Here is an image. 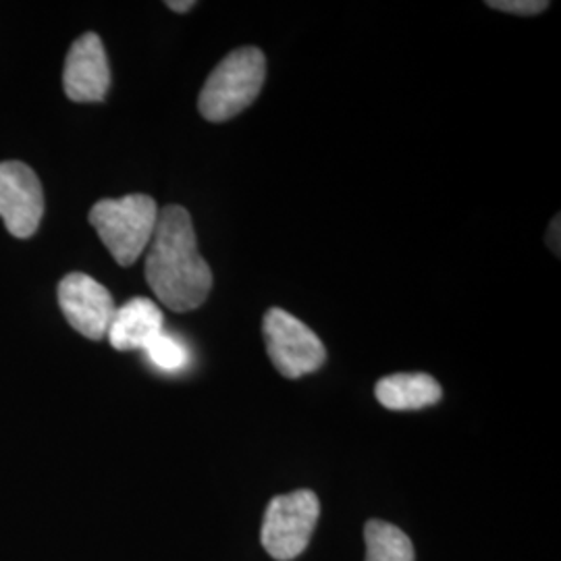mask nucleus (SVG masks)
Wrapping results in <instances>:
<instances>
[{"instance_id":"nucleus-1","label":"nucleus","mask_w":561,"mask_h":561,"mask_svg":"<svg viewBox=\"0 0 561 561\" xmlns=\"http://www.w3.org/2000/svg\"><path fill=\"white\" fill-rule=\"evenodd\" d=\"M146 280L162 306L173 312L201 308L213 289V271L198 252L190 213L171 204L159 213L146 256Z\"/></svg>"},{"instance_id":"nucleus-2","label":"nucleus","mask_w":561,"mask_h":561,"mask_svg":"<svg viewBox=\"0 0 561 561\" xmlns=\"http://www.w3.org/2000/svg\"><path fill=\"white\" fill-rule=\"evenodd\" d=\"M266 80V59L261 48L243 46L215 67L202 88L198 111L210 123L233 119L259 99Z\"/></svg>"},{"instance_id":"nucleus-3","label":"nucleus","mask_w":561,"mask_h":561,"mask_svg":"<svg viewBox=\"0 0 561 561\" xmlns=\"http://www.w3.org/2000/svg\"><path fill=\"white\" fill-rule=\"evenodd\" d=\"M159 213L154 198L129 194L119 201L96 202L88 219L117 264L131 266L150 245Z\"/></svg>"},{"instance_id":"nucleus-4","label":"nucleus","mask_w":561,"mask_h":561,"mask_svg":"<svg viewBox=\"0 0 561 561\" xmlns=\"http://www.w3.org/2000/svg\"><path fill=\"white\" fill-rule=\"evenodd\" d=\"M321 516V502L314 491L300 489L277 495L266 505L261 541L273 560H296L308 547Z\"/></svg>"},{"instance_id":"nucleus-5","label":"nucleus","mask_w":561,"mask_h":561,"mask_svg":"<svg viewBox=\"0 0 561 561\" xmlns=\"http://www.w3.org/2000/svg\"><path fill=\"white\" fill-rule=\"evenodd\" d=\"M262 333L268 358L285 379L310 375L327 360L321 337L283 308H271L264 314Z\"/></svg>"},{"instance_id":"nucleus-6","label":"nucleus","mask_w":561,"mask_h":561,"mask_svg":"<svg viewBox=\"0 0 561 561\" xmlns=\"http://www.w3.org/2000/svg\"><path fill=\"white\" fill-rule=\"evenodd\" d=\"M44 217L38 175L20 161L0 162V219L18 240L32 238Z\"/></svg>"},{"instance_id":"nucleus-7","label":"nucleus","mask_w":561,"mask_h":561,"mask_svg":"<svg viewBox=\"0 0 561 561\" xmlns=\"http://www.w3.org/2000/svg\"><path fill=\"white\" fill-rule=\"evenodd\" d=\"M59 306L67 322L92 341L106 337L117 310L111 291L83 273H69L62 277L59 283Z\"/></svg>"},{"instance_id":"nucleus-8","label":"nucleus","mask_w":561,"mask_h":561,"mask_svg":"<svg viewBox=\"0 0 561 561\" xmlns=\"http://www.w3.org/2000/svg\"><path fill=\"white\" fill-rule=\"evenodd\" d=\"M67 99L73 102H102L111 88V67L101 36L88 32L73 42L62 71Z\"/></svg>"},{"instance_id":"nucleus-9","label":"nucleus","mask_w":561,"mask_h":561,"mask_svg":"<svg viewBox=\"0 0 561 561\" xmlns=\"http://www.w3.org/2000/svg\"><path fill=\"white\" fill-rule=\"evenodd\" d=\"M164 317L162 310L148 298H134L115 310L106 337L119 352L146 350V345L161 335Z\"/></svg>"},{"instance_id":"nucleus-10","label":"nucleus","mask_w":561,"mask_h":561,"mask_svg":"<svg viewBox=\"0 0 561 561\" xmlns=\"http://www.w3.org/2000/svg\"><path fill=\"white\" fill-rule=\"evenodd\" d=\"M375 396L387 410L403 412L435 405L442 401L443 389L426 373H398L377 382Z\"/></svg>"},{"instance_id":"nucleus-11","label":"nucleus","mask_w":561,"mask_h":561,"mask_svg":"<svg viewBox=\"0 0 561 561\" xmlns=\"http://www.w3.org/2000/svg\"><path fill=\"white\" fill-rule=\"evenodd\" d=\"M364 541L366 561H416L410 537L389 522H366Z\"/></svg>"},{"instance_id":"nucleus-12","label":"nucleus","mask_w":561,"mask_h":561,"mask_svg":"<svg viewBox=\"0 0 561 561\" xmlns=\"http://www.w3.org/2000/svg\"><path fill=\"white\" fill-rule=\"evenodd\" d=\"M144 352L148 354V358L157 368L167 370V373H178L181 368H185V364L190 360L187 347L164 331L150 341Z\"/></svg>"},{"instance_id":"nucleus-13","label":"nucleus","mask_w":561,"mask_h":561,"mask_svg":"<svg viewBox=\"0 0 561 561\" xmlns=\"http://www.w3.org/2000/svg\"><path fill=\"white\" fill-rule=\"evenodd\" d=\"M486 4L495 11L522 15V18L537 15V13H542L545 9H549V2H545V0H491Z\"/></svg>"},{"instance_id":"nucleus-14","label":"nucleus","mask_w":561,"mask_h":561,"mask_svg":"<svg viewBox=\"0 0 561 561\" xmlns=\"http://www.w3.org/2000/svg\"><path fill=\"white\" fill-rule=\"evenodd\" d=\"M560 215L556 217V221H551V227H549V238H547V241H549V248L560 256Z\"/></svg>"},{"instance_id":"nucleus-15","label":"nucleus","mask_w":561,"mask_h":561,"mask_svg":"<svg viewBox=\"0 0 561 561\" xmlns=\"http://www.w3.org/2000/svg\"><path fill=\"white\" fill-rule=\"evenodd\" d=\"M167 7H169L171 11H175V13H187V11H192V9L196 7V2H194V0H183V2L169 0V2H167Z\"/></svg>"}]
</instances>
